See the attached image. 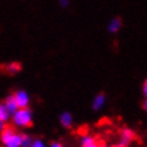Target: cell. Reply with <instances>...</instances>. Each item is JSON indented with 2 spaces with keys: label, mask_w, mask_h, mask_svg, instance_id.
<instances>
[{
  "label": "cell",
  "mask_w": 147,
  "mask_h": 147,
  "mask_svg": "<svg viewBox=\"0 0 147 147\" xmlns=\"http://www.w3.org/2000/svg\"><path fill=\"white\" fill-rule=\"evenodd\" d=\"M20 69H21V66H20V64H18V62H9V64L5 66V71L10 74V75H14V74L19 72Z\"/></svg>",
  "instance_id": "8fae6325"
},
{
  "label": "cell",
  "mask_w": 147,
  "mask_h": 147,
  "mask_svg": "<svg viewBox=\"0 0 147 147\" xmlns=\"http://www.w3.org/2000/svg\"><path fill=\"white\" fill-rule=\"evenodd\" d=\"M11 119L15 127L26 128L32 123V112L29 107H23L19 109L16 112H14Z\"/></svg>",
  "instance_id": "7a4b0ae2"
},
{
  "label": "cell",
  "mask_w": 147,
  "mask_h": 147,
  "mask_svg": "<svg viewBox=\"0 0 147 147\" xmlns=\"http://www.w3.org/2000/svg\"><path fill=\"white\" fill-rule=\"evenodd\" d=\"M135 140V134L132 130H128V128H125L121 134V142L119 143L117 146H121V147H125V146H128L130 143Z\"/></svg>",
  "instance_id": "5b68a950"
},
{
  "label": "cell",
  "mask_w": 147,
  "mask_h": 147,
  "mask_svg": "<svg viewBox=\"0 0 147 147\" xmlns=\"http://www.w3.org/2000/svg\"><path fill=\"white\" fill-rule=\"evenodd\" d=\"M25 135L19 134L10 127H5L1 131V145L5 147H21Z\"/></svg>",
  "instance_id": "6da1fadb"
},
{
  "label": "cell",
  "mask_w": 147,
  "mask_h": 147,
  "mask_svg": "<svg viewBox=\"0 0 147 147\" xmlns=\"http://www.w3.org/2000/svg\"><path fill=\"white\" fill-rule=\"evenodd\" d=\"M50 146L51 147H61V143H59V142H51Z\"/></svg>",
  "instance_id": "2e32d148"
},
{
  "label": "cell",
  "mask_w": 147,
  "mask_h": 147,
  "mask_svg": "<svg viewBox=\"0 0 147 147\" xmlns=\"http://www.w3.org/2000/svg\"><path fill=\"white\" fill-rule=\"evenodd\" d=\"M59 121H60V125L62 127L70 128L72 126V123H74V117L69 111H64L60 115V117H59Z\"/></svg>",
  "instance_id": "52a82bcc"
},
{
  "label": "cell",
  "mask_w": 147,
  "mask_h": 147,
  "mask_svg": "<svg viewBox=\"0 0 147 147\" xmlns=\"http://www.w3.org/2000/svg\"><path fill=\"white\" fill-rule=\"evenodd\" d=\"M142 90H143V95H145V97H147V80H146L145 82H143Z\"/></svg>",
  "instance_id": "9a60e30c"
},
{
  "label": "cell",
  "mask_w": 147,
  "mask_h": 147,
  "mask_svg": "<svg viewBox=\"0 0 147 147\" xmlns=\"http://www.w3.org/2000/svg\"><path fill=\"white\" fill-rule=\"evenodd\" d=\"M143 109H145V111L147 112V97H146V101H145V104H143Z\"/></svg>",
  "instance_id": "e0dca14e"
},
{
  "label": "cell",
  "mask_w": 147,
  "mask_h": 147,
  "mask_svg": "<svg viewBox=\"0 0 147 147\" xmlns=\"http://www.w3.org/2000/svg\"><path fill=\"white\" fill-rule=\"evenodd\" d=\"M121 20L119 19V18H113V19L110 21L109 25H107V29L109 31L111 32V34H115V32H117L121 29Z\"/></svg>",
  "instance_id": "30bf717a"
},
{
  "label": "cell",
  "mask_w": 147,
  "mask_h": 147,
  "mask_svg": "<svg viewBox=\"0 0 147 147\" xmlns=\"http://www.w3.org/2000/svg\"><path fill=\"white\" fill-rule=\"evenodd\" d=\"M15 97L18 101V105H19L20 109L23 107H29V104H30V96L25 90H19L15 92Z\"/></svg>",
  "instance_id": "3957f363"
},
{
  "label": "cell",
  "mask_w": 147,
  "mask_h": 147,
  "mask_svg": "<svg viewBox=\"0 0 147 147\" xmlns=\"http://www.w3.org/2000/svg\"><path fill=\"white\" fill-rule=\"evenodd\" d=\"M60 6L61 8H67L69 6V0H60Z\"/></svg>",
  "instance_id": "5bb4252c"
},
{
  "label": "cell",
  "mask_w": 147,
  "mask_h": 147,
  "mask_svg": "<svg viewBox=\"0 0 147 147\" xmlns=\"http://www.w3.org/2000/svg\"><path fill=\"white\" fill-rule=\"evenodd\" d=\"M106 104V95L105 94H97L96 96L94 97V100H92V110L94 111H98V110H101L102 107L105 106Z\"/></svg>",
  "instance_id": "ba28073f"
},
{
  "label": "cell",
  "mask_w": 147,
  "mask_h": 147,
  "mask_svg": "<svg viewBox=\"0 0 147 147\" xmlns=\"http://www.w3.org/2000/svg\"><path fill=\"white\" fill-rule=\"evenodd\" d=\"M11 112L9 111L8 109L5 107L4 104L0 105V130H4L5 128V125L8 123V121L10 120V117H11Z\"/></svg>",
  "instance_id": "8992f818"
},
{
  "label": "cell",
  "mask_w": 147,
  "mask_h": 147,
  "mask_svg": "<svg viewBox=\"0 0 147 147\" xmlns=\"http://www.w3.org/2000/svg\"><path fill=\"white\" fill-rule=\"evenodd\" d=\"M32 140H34V138H31L30 136L25 135V138H24L23 146H24V147H31V145H32Z\"/></svg>",
  "instance_id": "4fadbf2b"
},
{
  "label": "cell",
  "mask_w": 147,
  "mask_h": 147,
  "mask_svg": "<svg viewBox=\"0 0 147 147\" xmlns=\"http://www.w3.org/2000/svg\"><path fill=\"white\" fill-rule=\"evenodd\" d=\"M80 145L82 147H96L97 142L96 138L91 135H84L81 138H80Z\"/></svg>",
  "instance_id": "9c48e42d"
},
{
  "label": "cell",
  "mask_w": 147,
  "mask_h": 147,
  "mask_svg": "<svg viewBox=\"0 0 147 147\" xmlns=\"http://www.w3.org/2000/svg\"><path fill=\"white\" fill-rule=\"evenodd\" d=\"M3 104L5 105V107L11 112V115L14 112H16L19 110V105H18V101H16V97H15V94H11V95H8L5 97V100L3 101Z\"/></svg>",
  "instance_id": "277c9868"
},
{
  "label": "cell",
  "mask_w": 147,
  "mask_h": 147,
  "mask_svg": "<svg viewBox=\"0 0 147 147\" xmlns=\"http://www.w3.org/2000/svg\"><path fill=\"white\" fill-rule=\"evenodd\" d=\"M44 146H45V142H44L42 140H40V138H34L32 140L31 147H44Z\"/></svg>",
  "instance_id": "7c38bea8"
}]
</instances>
